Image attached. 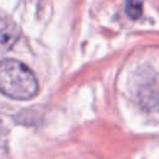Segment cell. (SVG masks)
Instances as JSON below:
<instances>
[{"mask_svg": "<svg viewBox=\"0 0 159 159\" xmlns=\"http://www.w3.org/2000/svg\"><path fill=\"white\" fill-rule=\"evenodd\" d=\"M20 37V27L5 12L0 10V51L10 50Z\"/></svg>", "mask_w": 159, "mask_h": 159, "instance_id": "2", "label": "cell"}, {"mask_svg": "<svg viewBox=\"0 0 159 159\" xmlns=\"http://www.w3.org/2000/svg\"><path fill=\"white\" fill-rule=\"evenodd\" d=\"M144 0H125V14L132 20H137L142 16Z\"/></svg>", "mask_w": 159, "mask_h": 159, "instance_id": "3", "label": "cell"}, {"mask_svg": "<svg viewBox=\"0 0 159 159\" xmlns=\"http://www.w3.org/2000/svg\"><path fill=\"white\" fill-rule=\"evenodd\" d=\"M0 92L14 99H30L39 92L34 72L17 60L0 62Z\"/></svg>", "mask_w": 159, "mask_h": 159, "instance_id": "1", "label": "cell"}]
</instances>
